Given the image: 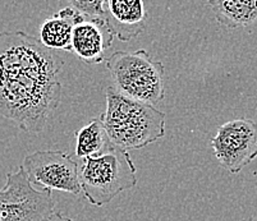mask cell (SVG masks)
<instances>
[{
    "mask_svg": "<svg viewBox=\"0 0 257 221\" xmlns=\"http://www.w3.org/2000/svg\"><path fill=\"white\" fill-rule=\"evenodd\" d=\"M105 63L120 94L153 106L164 100V64L147 50L115 51Z\"/></svg>",
    "mask_w": 257,
    "mask_h": 221,
    "instance_id": "obj_4",
    "label": "cell"
},
{
    "mask_svg": "<svg viewBox=\"0 0 257 221\" xmlns=\"http://www.w3.org/2000/svg\"><path fill=\"white\" fill-rule=\"evenodd\" d=\"M69 6L76 9L85 17L102 18L105 20V11H106V0H72Z\"/></svg>",
    "mask_w": 257,
    "mask_h": 221,
    "instance_id": "obj_13",
    "label": "cell"
},
{
    "mask_svg": "<svg viewBox=\"0 0 257 221\" xmlns=\"http://www.w3.org/2000/svg\"><path fill=\"white\" fill-rule=\"evenodd\" d=\"M60 69L36 37L0 32V115L26 133H41L60 102Z\"/></svg>",
    "mask_w": 257,
    "mask_h": 221,
    "instance_id": "obj_1",
    "label": "cell"
},
{
    "mask_svg": "<svg viewBox=\"0 0 257 221\" xmlns=\"http://www.w3.org/2000/svg\"><path fill=\"white\" fill-rule=\"evenodd\" d=\"M43 221H73V218H71L69 216H67V215H64V213L58 212V211L54 210L53 212H51L50 215H49L48 217Z\"/></svg>",
    "mask_w": 257,
    "mask_h": 221,
    "instance_id": "obj_14",
    "label": "cell"
},
{
    "mask_svg": "<svg viewBox=\"0 0 257 221\" xmlns=\"http://www.w3.org/2000/svg\"><path fill=\"white\" fill-rule=\"evenodd\" d=\"M207 6L216 21L228 29L248 27L257 22V0H211Z\"/></svg>",
    "mask_w": 257,
    "mask_h": 221,
    "instance_id": "obj_11",
    "label": "cell"
},
{
    "mask_svg": "<svg viewBox=\"0 0 257 221\" xmlns=\"http://www.w3.org/2000/svg\"><path fill=\"white\" fill-rule=\"evenodd\" d=\"M74 137H76L74 152L76 157L81 160L99 156L110 145L100 118L91 119L85 127L76 132Z\"/></svg>",
    "mask_w": 257,
    "mask_h": 221,
    "instance_id": "obj_12",
    "label": "cell"
},
{
    "mask_svg": "<svg viewBox=\"0 0 257 221\" xmlns=\"http://www.w3.org/2000/svg\"><path fill=\"white\" fill-rule=\"evenodd\" d=\"M105 100L106 109L100 120L114 147L130 152L165 136V113L155 106L130 99L114 86L105 90Z\"/></svg>",
    "mask_w": 257,
    "mask_h": 221,
    "instance_id": "obj_2",
    "label": "cell"
},
{
    "mask_svg": "<svg viewBox=\"0 0 257 221\" xmlns=\"http://www.w3.org/2000/svg\"><path fill=\"white\" fill-rule=\"evenodd\" d=\"M54 210L50 190L32 187L22 166L7 174L0 189V221H43Z\"/></svg>",
    "mask_w": 257,
    "mask_h": 221,
    "instance_id": "obj_5",
    "label": "cell"
},
{
    "mask_svg": "<svg viewBox=\"0 0 257 221\" xmlns=\"http://www.w3.org/2000/svg\"><path fill=\"white\" fill-rule=\"evenodd\" d=\"M136 166L127 151L109 145L95 157L82 159L78 165L81 192L93 206H104L119 193L136 187Z\"/></svg>",
    "mask_w": 257,
    "mask_h": 221,
    "instance_id": "obj_3",
    "label": "cell"
},
{
    "mask_svg": "<svg viewBox=\"0 0 257 221\" xmlns=\"http://www.w3.org/2000/svg\"><path fill=\"white\" fill-rule=\"evenodd\" d=\"M82 15L71 6L60 9L58 13L44 21L40 27V43L48 50L71 51L72 32Z\"/></svg>",
    "mask_w": 257,
    "mask_h": 221,
    "instance_id": "obj_10",
    "label": "cell"
},
{
    "mask_svg": "<svg viewBox=\"0 0 257 221\" xmlns=\"http://www.w3.org/2000/svg\"><path fill=\"white\" fill-rule=\"evenodd\" d=\"M215 157L232 174L257 157V123L251 119H235L224 123L211 139Z\"/></svg>",
    "mask_w": 257,
    "mask_h": 221,
    "instance_id": "obj_7",
    "label": "cell"
},
{
    "mask_svg": "<svg viewBox=\"0 0 257 221\" xmlns=\"http://www.w3.org/2000/svg\"><path fill=\"white\" fill-rule=\"evenodd\" d=\"M105 22L119 40L123 43L132 41L146 26L144 3L140 0H107Z\"/></svg>",
    "mask_w": 257,
    "mask_h": 221,
    "instance_id": "obj_9",
    "label": "cell"
},
{
    "mask_svg": "<svg viewBox=\"0 0 257 221\" xmlns=\"http://www.w3.org/2000/svg\"><path fill=\"white\" fill-rule=\"evenodd\" d=\"M114 35L102 18L82 16L72 32L71 51L87 64L105 60V51L113 44Z\"/></svg>",
    "mask_w": 257,
    "mask_h": 221,
    "instance_id": "obj_8",
    "label": "cell"
},
{
    "mask_svg": "<svg viewBox=\"0 0 257 221\" xmlns=\"http://www.w3.org/2000/svg\"><path fill=\"white\" fill-rule=\"evenodd\" d=\"M78 162L64 151L48 150L29 153L23 167L32 187L40 190H60L73 196L81 194Z\"/></svg>",
    "mask_w": 257,
    "mask_h": 221,
    "instance_id": "obj_6",
    "label": "cell"
}]
</instances>
